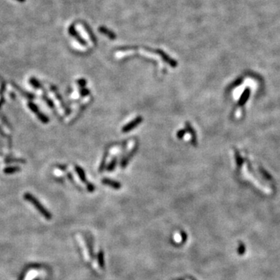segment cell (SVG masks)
<instances>
[{
    "instance_id": "obj_1",
    "label": "cell",
    "mask_w": 280,
    "mask_h": 280,
    "mask_svg": "<svg viewBox=\"0 0 280 280\" xmlns=\"http://www.w3.org/2000/svg\"><path fill=\"white\" fill-rule=\"evenodd\" d=\"M24 198L26 199V200H27V201H28V202H30L31 203H32V204L34 205V207H35L36 209L38 210L39 213H41L42 216H44V217H45V219H51V213H49L47 209H46L45 208H44V206L41 204V203L39 202L38 200H37L36 198H34L32 195H31L30 193H25L24 195Z\"/></svg>"
},
{
    "instance_id": "obj_2",
    "label": "cell",
    "mask_w": 280,
    "mask_h": 280,
    "mask_svg": "<svg viewBox=\"0 0 280 280\" xmlns=\"http://www.w3.org/2000/svg\"><path fill=\"white\" fill-rule=\"evenodd\" d=\"M142 118H141V117H138V118H135V120H133L132 122H129V123H128L126 126L124 127V128H122V132H129L130 130H132V129H133L134 128H135V127H136L137 125L140 123V122H142Z\"/></svg>"
},
{
    "instance_id": "obj_3",
    "label": "cell",
    "mask_w": 280,
    "mask_h": 280,
    "mask_svg": "<svg viewBox=\"0 0 280 280\" xmlns=\"http://www.w3.org/2000/svg\"><path fill=\"white\" fill-rule=\"evenodd\" d=\"M77 239H78V240H79L80 245H82V247L83 248V254H84L85 259L89 260L90 259V255H89V251H88V248H87V247H86L84 240L83 239L82 236H80L79 234L77 235Z\"/></svg>"
},
{
    "instance_id": "obj_4",
    "label": "cell",
    "mask_w": 280,
    "mask_h": 280,
    "mask_svg": "<svg viewBox=\"0 0 280 280\" xmlns=\"http://www.w3.org/2000/svg\"><path fill=\"white\" fill-rule=\"evenodd\" d=\"M69 34H71V35L73 36V37H74L75 38H76L79 43H80V44H83V45H85V44H86V42H85L84 40H83V39H82V37H80V36L79 35V34H78V33L76 32V29H75L74 26L71 25L70 27H69Z\"/></svg>"
},
{
    "instance_id": "obj_5",
    "label": "cell",
    "mask_w": 280,
    "mask_h": 280,
    "mask_svg": "<svg viewBox=\"0 0 280 280\" xmlns=\"http://www.w3.org/2000/svg\"><path fill=\"white\" fill-rule=\"evenodd\" d=\"M39 275H40V272H39L38 270H36V269L29 270L28 272H27V275H26V276L24 277V280H33L34 278H37Z\"/></svg>"
},
{
    "instance_id": "obj_6",
    "label": "cell",
    "mask_w": 280,
    "mask_h": 280,
    "mask_svg": "<svg viewBox=\"0 0 280 280\" xmlns=\"http://www.w3.org/2000/svg\"><path fill=\"white\" fill-rule=\"evenodd\" d=\"M102 182H103V184L111 186V187H114V188L118 189L121 187V184H120V183L116 182V181H111V180H109V179H104L103 181H102Z\"/></svg>"
},
{
    "instance_id": "obj_7",
    "label": "cell",
    "mask_w": 280,
    "mask_h": 280,
    "mask_svg": "<svg viewBox=\"0 0 280 280\" xmlns=\"http://www.w3.org/2000/svg\"><path fill=\"white\" fill-rule=\"evenodd\" d=\"M99 31H100L101 33H103V34L108 35V37H109V38H111V39H115V37H116V35H115V34H114L112 31H110L109 30H108V29L105 28V27H100Z\"/></svg>"
},
{
    "instance_id": "obj_8",
    "label": "cell",
    "mask_w": 280,
    "mask_h": 280,
    "mask_svg": "<svg viewBox=\"0 0 280 280\" xmlns=\"http://www.w3.org/2000/svg\"><path fill=\"white\" fill-rule=\"evenodd\" d=\"M21 171V168L20 167H6V168L4 169V173L7 174H13V173L17 172V171Z\"/></svg>"
},
{
    "instance_id": "obj_9",
    "label": "cell",
    "mask_w": 280,
    "mask_h": 280,
    "mask_svg": "<svg viewBox=\"0 0 280 280\" xmlns=\"http://www.w3.org/2000/svg\"><path fill=\"white\" fill-rule=\"evenodd\" d=\"M76 172H77L78 175L79 176V177H80V179H81V181H83V182H86V177H85V173H84V171H83V169H82L81 167H78V166H76Z\"/></svg>"
},
{
    "instance_id": "obj_10",
    "label": "cell",
    "mask_w": 280,
    "mask_h": 280,
    "mask_svg": "<svg viewBox=\"0 0 280 280\" xmlns=\"http://www.w3.org/2000/svg\"><path fill=\"white\" fill-rule=\"evenodd\" d=\"M12 85H13V86H14V87L16 88V89H17V90H18V91H20V92H21V94H23V95H24V96H27V98H29V99H33V98H34V95H32V94H30V93H26V92L23 91L22 89H21V88H19V86H17V85L15 84V83H12Z\"/></svg>"
},
{
    "instance_id": "obj_11",
    "label": "cell",
    "mask_w": 280,
    "mask_h": 280,
    "mask_svg": "<svg viewBox=\"0 0 280 280\" xmlns=\"http://www.w3.org/2000/svg\"><path fill=\"white\" fill-rule=\"evenodd\" d=\"M37 116L38 117L39 120H40L41 122H43V123H47V122H49L48 118H47L46 115H44V114L41 113V112H39L38 114H37Z\"/></svg>"
},
{
    "instance_id": "obj_12",
    "label": "cell",
    "mask_w": 280,
    "mask_h": 280,
    "mask_svg": "<svg viewBox=\"0 0 280 280\" xmlns=\"http://www.w3.org/2000/svg\"><path fill=\"white\" fill-rule=\"evenodd\" d=\"M30 83H31V84L32 85L34 88H36V89H39V88L41 87V83H39L35 78H31V79H30Z\"/></svg>"
},
{
    "instance_id": "obj_13",
    "label": "cell",
    "mask_w": 280,
    "mask_h": 280,
    "mask_svg": "<svg viewBox=\"0 0 280 280\" xmlns=\"http://www.w3.org/2000/svg\"><path fill=\"white\" fill-rule=\"evenodd\" d=\"M27 105H28V107H29V108H30V109L31 110V111H32L33 112H34V113H35L36 115H37V114H38L39 112V110H38V108H37V106H36L35 104H33L32 102H29L28 104H27Z\"/></svg>"
},
{
    "instance_id": "obj_14",
    "label": "cell",
    "mask_w": 280,
    "mask_h": 280,
    "mask_svg": "<svg viewBox=\"0 0 280 280\" xmlns=\"http://www.w3.org/2000/svg\"><path fill=\"white\" fill-rule=\"evenodd\" d=\"M99 264L101 267L104 266V254L102 252L99 253Z\"/></svg>"
},
{
    "instance_id": "obj_15",
    "label": "cell",
    "mask_w": 280,
    "mask_h": 280,
    "mask_svg": "<svg viewBox=\"0 0 280 280\" xmlns=\"http://www.w3.org/2000/svg\"><path fill=\"white\" fill-rule=\"evenodd\" d=\"M44 99H45L46 103L47 104V105H48V106L50 107V108H54V104H53V102L51 101V100H49L48 98L46 97V96H44Z\"/></svg>"
},
{
    "instance_id": "obj_16",
    "label": "cell",
    "mask_w": 280,
    "mask_h": 280,
    "mask_svg": "<svg viewBox=\"0 0 280 280\" xmlns=\"http://www.w3.org/2000/svg\"><path fill=\"white\" fill-rule=\"evenodd\" d=\"M115 160H114L113 162L110 164L109 167H108V170H109V171H112V170H113L114 167H115Z\"/></svg>"
},
{
    "instance_id": "obj_17",
    "label": "cell",
    "mask_w": 280,
    "mask_h": 280,
    "mask_svg": "<svg viewBox=\"0 0 280 280\" xmlns=\"http://www.w3.org/2000/svg\"><path fill=\"white\" fill-rule=\"evenodd\" d=\"M184 131H180V132H178V133H177V137H178V138H182V136L183 135H184Z\"/></svg>"
},
{
    "instance_id": "obj_18",
    "label": "cell",
    "mask_w": 280,
    "mask_h": 280,
    "mask_svg": "<svg viewBox=\"0 0 280 280\" xmlns=\"http://www.w3.org/2000/svg\"><path fill=\"white\" fill-rule=\"evenodd\" d=\"M79 83L80 84V86H84L85 84H86V82H85V80L82 79V80H79Z\"/></svg>"
},
{
    "instance_id": "obj_19",
    "label": "cell",
    "mask_w": 280,
    "mask_h": 280,
    "mask_svg": "<svg viewBox=\"0 0 280 280\" xmlns=\"http://www.w3.org/2000/svg\"><path fill=\"white\" fill-rule=\"evenodd\" d=\"M82 95H83V96H84V95H86V94H88V93H89V91H88L87 89H83V91H82Z\"/></svg>"
},
{
    "instance_id": "obj_20",
    "label": "cell",
    "mask_w": 280,
    "mask_h": 280,
    "mask_svg": "<svg viewBox=\"0 0 280 280\" xmlns=\"http://www.w3.org/2000/svg\"><path fill=\"white\" fill-rule=\"evenodd\" d=\"M16 1H17V2H24L26 0H16Z\"/></svg>"
}]
</instances>
